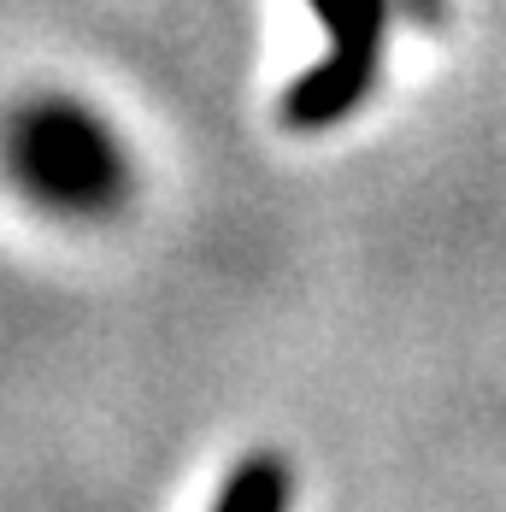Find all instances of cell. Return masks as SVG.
Here are the masks:
<instances>
[{
  "label": "cell",
  "instance_id": "obj_1",
  "mask_svg": "<svg viewBox=\"0 0 506 512\" xmlns=\"http://www.w3.org/2000/svg\"><path fill=\"white\" fill-rule=\"evenodd\" d=\"M6 177L65 218H101L130 195V154L101 112L65 95L18 106L0 136Z\"/></svg>",
  "mask_w": 506,
  "mask_h": 512
},
{
  "label": "cell",
  "instance_id": "obj_2",
  "mask_svg": "<svg viewBox=\"0 0 506 512\" xmlns=\"http://www.w3.org/2000/svg\"><path fill=\"white\" fill-rule=\"evenodd\" d=\"M312 18L324 24L330 48L283 89V106H277L283 124L306 130V136L354 118L371 101L395 24L448 30V0H312Z\"/></svg>",
  "mask_w": 506,
  "mask_h": 512
},
{
  "label": "cell",
  "instance_id": "obj_3",
  "mask_svg": "<svg viewBox=\"0 0 506 512\" xmlns=\"http://www.w3.org/2000/svg\"><path fill=\"white\" fill-rule=\"evenodd\" d=\"M289 501H295V471H289V460L271 454V448H259V454H248V460L224 477L212 512H289Z\"/></svg>",
  "mask_w": 506,
  "mask_h": 512
}]
</instances>
